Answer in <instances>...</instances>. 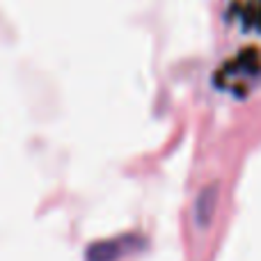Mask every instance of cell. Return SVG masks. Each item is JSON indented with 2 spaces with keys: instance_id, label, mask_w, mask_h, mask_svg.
<instances>
[{
  "instance_id": "obj_1",
  "label": "cell",
  "mask_w": 261,
  "mask_h": 261,
  "mask_svg": "<svg viewBox=\"0 0 261 261\" xmlns=\"http://www.w3.org/2000/svg\"><path fill=\"white\" fill-rule=\"evenodd\" d=\"M213 199H216V188H208L206 193H204L202 202H199V213H197L199 225H206V220L211 218V211H213Z\"/></svg>"
}]
</instances>
